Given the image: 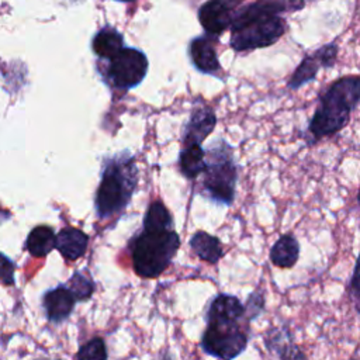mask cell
<instances>
[{
	"mask_svg": "<svg viewBox=\"0 0 360 360\" xmlns=\"http://www.w3.org/2000/svg\"><path fill=\"white\" fill-rule=\"evenodd\" d=\"M304 7L305 0H253L242 6L229 28L231 48L248 52L274 45L288 30L284 14Z\"/></svg>",
	"mask_w": 360,
	"mask_h": 360,
	"instance_id": "obj_1",
	"label": "cell"
},
{
	"mask_svg": "<svg viewBox=\"0 0 360 360\" xmlns=\"http://www.w3.org/2000/svg\"><path fill=\"white\" fill-rule=\"evenodd\" d=\"M245 305L236 295L219 292L205 311V329L200 346L202 352L219 360H233L249 343L250 328Z\"/></svg>",
	"mask_w": 360,
	"mask_h": 360,
	"instance_id": "obj_2",
	"label": "cell"
},
{
	"mask_svg": "<svg viewBox=\"0 0 360 360\" xmlns=\"http://www.w3.org/2000/svg\"><path fill=\"white\" fill-rule=\"evenodd\" d=\"M359 103V75H347L330 82L318 94V104L307 127V143L311 146L340 132L349 124Z\"/></svg>",
	"mask_w": 360,
	"mask_h": 360,
	"instance_id": "obj_3",
	"label": "cell"
},
{
	"mask_svg": "<svg viewBox=\"0 0 360 360\" xmlns=\"http://www.w3.org/2000/svg\"><path fill=\"white\" fill-rule=\"evenodd\" d=\"M180 248L177 232L170 229H145L129 242L134 271L142 278L159 277L172 263Z\"/></svg>",
	"mask_w": 360,
	"mask_h": 360,
	"instance_id": "obj_4",
	"label": "cell"
},
{
	"mask_svg": "<svg viewBox=\"0 0 360 360\" xmlns=\"http://www.w3.org/2000/svg\"><path fill=\"white\" fill-rule=\"evenodd\" d=\"M136 184V167L129 155H117L104 163L101 181L96 191V212L108 218L121 212L131 200Z\"/></svg>",
	"mask_w": 360,
	"mask_h": 360,
	"instance_id": "obj_5",
	"label": "cell"
},
{
	"mask_svg": "<svg viewBox=\"0 0 360 360\" xmlns=\"http://www.w3.org/2000/svg\"><path fill=\"white\" fill-rule=\"evenodd\" d=\"M202 188L205 195L224 205H231L235 198L238 166L233 159V149L225 141L205 152V170L202 172Z\"/></svg>",
	"mask_w": 360,
	"mask_h": 360,
	"instance_id": "obj_6",
	"label": "cell"
},
{
	"mask_svg": "<svg viewBox=\"0 0 360 360\" xmlns=\"http://www.w3.org/2000/svg\"><path fill=\"white\" fill-rule=\"evenodd\" d=\"M108 60V82L118 89H132L138 86L148 72V59L145 53L136 48H122Z\"/></svg>",
	"mask_w": 360,
	"mask_h": 360,
	"instance_id": "obj_7",
	"label": "cell"
},
{
	"mask_svg": "<svg viewBox=\"0 0 360 360\" xmlns=\"http://www.w3.org/2000/svg\"><path fill=\"white\" fill-rule=\"evenodd\" d=\"M245 0H207L198 10V20L208 35L218 37L229 30Z\"/></svg>",
	"mask_w": 360,
	"mask_h": 360,
	"instance_id": "obj_8",
	"label": "cell"
},
{
	"mask_svg": "<svg viewBox=\"0 0 360 360\" xmlns=\"http://www.w3.org/2000/svg\"><path fill=\"white\" fill-rule=\"evenodd\" d=\"M76 300L66 284L49 288L42 295V308L46 319L52 323H62L73 312Z\"/></svg>",
	"mask_w": 360,
	"mask_h": 360,
	"instance_id": "obj_9",
	"label": "cell"
},
{
	"mask_svg": "<svg viewBox=\"0 0 360 360\" xmlns=\"http://www.w3.org/2000/svg\"><path fill=\"white\" fill-rule=\"evenodd\" d=\"M217 37L201 35L195 37L188 46V53L191 62L197 70L207 75H218L221 72V65L215 51Z\"/></svg>",
	"mask_w": 360,
	"mask_h": 360,
	"instance_id": "obj_10",
	"label": "cell"
},
{
	"mask_svg": "<svg viewBox=\"0 0 360 360\" xmlns=\"http://www.w3.org/2000/svg\"><path fill=\"white\" fill-rule=\"evenodd\" d=\"M217 124V117L208 105L194 107L183 134L184 145H201V142L212 132Z\"/></svg>",
	"mask_w": 360,
	"mask_h": 360,
	"instance_id": "obj_11",
	"label": "cell"
},
{
	"mask_svg": "<svg viewBox=\"0 0 360 360\" xmlns=\"http://www.w3.org/2000/svg\"><path fill=\"white\" fill-rule=\"evenodd\" d=\"M89 245V236L77 228H65L56 235L55 249L69 262L80 259Z\"/></svg>",
	"mask_w": 360,
	"mask_h": 360,
	"instance_id": "obj_12",
	"label": "cell"
},
{
	"mask_svg": "<svg viewBox=\"0 0 360 360\" xmlns=\"http://www.w3.org/2000/svg\"><path fill=\"white\" fill-rule=\"evenodd\" d=\"M270 262L278 269H291L300 257V242L292 233H283L269 252Z\"/></svg>",
	"mask_w": 360,
	"mask_h": 360,
	"instance_id": "obj_13",
	"label": "cell"
},
{
	"mask_svg": "<svg viewBox=\"0 0 360 360\" xmlns=\"http://www.w3.org/2000/svg\"><path fill=\"white\" fill-rule=\"evenodd\" d=\"M190 246L198 259L210 264H217L224 256L221 240L205 231H197L190 239Z\"/></svg>",
	"mask_w": 360,
	"mask_h": 360,
	"instance_id": "obj_14",
	"label": "cell"
},
{
	"mask_svg": "<svg viewBox=\"0 0 360 360\" xmlns=\"http://www.w3.org/2000/svg\"><path fill=\"white\" fill-rule=\"evenodd\" d=\"M124 48L122 35L112 27L101 28L91 41V49L94 55L103 59H111Z\"/></svg>",
	"mask_w": 360,
	"mask_h": 360,
	"instance_id": "obj_15",
	"label": "cell"
},
{
	"mask_svg": "<svg viewBox=\"0 0 360 360\" xmlns=\"http://www.w3.org/2000/svg\"><path fill=\"white\" fill-rule=\"evenodd\" d=\"M55 240L56 235L51 226L38 225L28 233L24 248L32 257H45L55 249Z\"/></svg>",
	"mask_w": 360,
	"mask_h": 360,
	"instance_id": "obj_16",
	"label": "cell"
},
{
	"mask_svg": "<svg viewBox=\"0 0 360 360\" xmlns=\"http://www.w3.org/2000/svg\"><path fill=\"white\" fill-rule=\"evenodd\" d=\"M321 68H322V65L318 60V58L314 55V52L307 53L301 59L298 66L294 69L292 75L290 76V79L287 82V89L298 90L302 86H305L307 83L314 82L316 79Z\"/></svg>",
	"mask_w": 360,
	"mask_h": 360,
	"instance_id": "obj_17",
	"label": "cell"
},
{
	"mask_svg": "<svg viewBox=\"0 0 360 360\" xmlns=\"http://www.w3.org/2000/svg\"><path fill=\"white\" fill-rule=\"evenodd\" d=\"M180 169L188 179L197 177L205 170V152L201 145H184L180 152Z\"/></svg>",
	"mask_w": 360,
	"mask_h": 360,
	"instance_id": "obj_18",
	"label": "cell"
},
{
	"mask_svg": "<svg viewBox=\"0 0 360 360\" xmlns=\"http://www.w3.org/2000/svg\"><path fill=\"white\" fill-rule=\"evenodd\" d=\"M172 225H173V221L167 208L160 201L152 202L143 217V228L145 229H170Z\"/></svg>",
	"mask_w": 360,
	"mask_h": 360,
	"instance_id": "obj_19",
	"label": "cell"
},
{
	"mask_svg": "<svg viewBox=\"0 0 360 360\" xmlns=\"http://www.w3.org/2000/svg\"><path fill=\"white\" fill-rule=\"evenodd\" d=\"M66 287L73 294L76 302L87 301L91 298L94 292V283L93 280L83 271H75L66 281Z\"/></svg>",
	"mask_w": 360,
	"mask_h": 360,
	"instance_id": "obj_20",
	"label": "cell"
},
{
	"mask_svg": "<svg viewBox=\"0 0 360 360\" xmlns=\"http://www.w3.org/2000/svg\"><path fill=\"white\" fill-rule=\"evenodd\" d=\"M292 340L294 336L288 326H271L263 335L266 349L274 354H278V352Z\"/></svg>",
	"mask_w": 360,
	"mask_h": 360,
	"instance_id": "obj_21",
	"label": "cell"
},
{
	"mask_svg": "<svg viewBox=\"0 0 360 360\" xmlns=\"http://www.w3.org/2000/svg\"><path fill=\"white\" fill-rule=\"evenodd\" d=\"M77 360H108V352L105 342L96 336L80 346L76 354Z\"/></svg>",
	"mask_w": 360,
	"mask_h": 360,
	"instance_id": "obj_22",
	"label": "cell"
},
{
	"mask_svg": "<svg viewBox=\"0 0 360 360\" xmlns=\"http://www.w3.org/2000/svg\"><path fill=\"white\" fill-rule=\"evenodd\" d=\"M243 305H245L246 316H248V319L250 322L255 321L256 318H259L264 312V308H266V294H264V290L262 287L255 288L249 294V297L246 298V302Z\"/></svg>",
	"mask_w": 360,
	"mask_h": 360,
	"instance_id": "obj_23",
	"label": "cell"
},
{
	"mask_svg": "<svg viewBox=\"0 0 360 360\" xmlns=\"http://www.w3.org/2000/svg\"><path fill=\"white\" fill-rule=\"evenodd\" d=\"M338 53H339V45L335 41L328 42L314 51V55L318 58L323 69H330L336 65Z\"/></svg>",
	"mask_w": 360,
	"mask_h": 360,
	"instance_id": "obj_24",
	"label": "cell"
},
{
	"mask_svg": "<svg viewBox=\"0 0 360 360\" xmlns=\"http://www.w3.org/2000/svg\"><path fill=\"white\" fill-rule=\"evenodd\" d=\"M347 291H349V298H350L356 312L360 316V253L356 259V264H354L352 277L349 280Z\"/></svg>",
	"mask_w": 360,
	"mask_h": 360,
	"instance_id": "obj_25",
	"label": "cell"
},
{
	"mask_svg": "<svg viewBox=\"0 0 360 360\" xmlns=\"http://www.w3.org/2000/svg\"><path fill=\"white\" fill-rule=\"evenodd\" d=\"M15 264L6 255L0 253V284L3 285H14L15 283Z\"/></svg>",
	"mask_w": 360,
	"mask_h": 360,
	"instance_id": "obj_26",
	"label": "cell"
},
{
	"mask_svg": "<svg viewBox=\"0 0 360 360\" xmlns=\"http://www.w3.org/2000/svg\"><path fill=\"white\" fill-rule=\"evenodd\" d=\"M278 359L280 360H308L307 354L304 353V350L292 340L290 343H287L280 352H278Z\"/></svg>",
	"mask_w": 360,
	"mask_h": 360,
	"instance_id": "obj_27",
	"label": "cell"
},
{
	"mask_svg": "<svg viewBox=\"0 0 360 360\" xmlns=\"http://www.w3.org/2000/svg\"><path fill=\"white\" fill-rule=\"evenodd\" d=\"M158 360H173V359H172V356L167 352H163Z\"/></svg>",
	"mask_w": 360,
	"mask_h": 360,
	"instance_id": "obj_28",
	"label": "cell"
},
{
	"mask_svg": "<svg viewBox=\"0 0 360 360\" xmlns=\"http://www.w3.org/2000/svg\"><path fill=\"white\" fill-rule=\"evenodd\" d=\"M357 202H359V207H360V187H359V191H357Z\"/></svg>",
	"mask_w": 360,
	"mask_h": 360,
	"instance_id": "obj_29",
	"label": "cell"
},
{
	"mask_svg": "<svg viewBox=\"0 0 360 360\" xmlns=\"http://www.w3.org/2000/svg\"><path fill=\"white\" fill-rule=\"evenodd\" d=\"M35 360H63V359H35Z\"/></svg>",
	"mask_w": 360,
	"mask_h": 360,
	"instance_id": "obj_30",
	"label": "cell"
},
{
	"mask_svg": "<svg viewBox=\"0 0 360 360\" xmlns=\"http://www.w3.org/2000/svg\"><path fill=\"white\" fill-rule=\"evenodd\" d=\"M118 1H132V0H118Z\"/></svg>",
	"mask_w": 360,
	"mask_h": 360,
	"instance_id": "obj_31",
	"label": "cell"
},
{
	"mask_svg": "<svg viewBox=\"0 0 360 360\" xmlns=\"http://www.w3.org/2000/svg\"><path fill=\"white\" fill-rule=\"evenodd\" d=\"M349 360H356V359H349Z\"/></svg>",
	"mask_w": 360,
	"mask_h": 360,
	"instance_id": "obj_32",
	"label": "cell"
}]
</instances>
